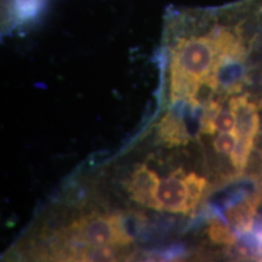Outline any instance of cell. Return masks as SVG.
Wrapping results in <instances>:
<instances>
[{
  "instance_id": "1",
  "label": "cell",
  "mask_w": 262,
  "mask_h": 262,
  "mask_svg": "<svg viewBox=\"0 0 262 262\" xmlns=\"http://www.w3.org/2000/svg\"><path fill=\"white\" fill-rule=\"evenodd\" d=\"M60 234L73 243L97 247H125L133 242L122 215H88L72 222Z\"/></svg>"
},
{
  "instance_id": "2",
  "label": "cell",
  "mask_w": 262,
  "mask_h": 262,
  "mask_svg": "<svg viewBox=\"0 0 262 262\" xmlns=\"http://www.w3.org/2000/svg\"><path fill=\"white\" fill-rule=\"evenodd\" d=\"M247 89L238 94L220 97L225 98L226 102H227V107L234 114L235 126L233 131L238 140H248L255 142L258 129H260L261 100H254Z\"/></svg>"
},
{
  "instance_id": "3",
  "label": "cell",
  "mask_w": 262,
  "mask_h": 262,
  "mask_svg": "<svg viewBox=\"0 0 262 262\" xmlns=\"http://www.w3.org/2000/svg\"><path fill=\"white\" fill-rule=\"evenodd\" d=\"M156 203L157 210L173 214H192L188 185L182 169L175 170L168 178L160 179L156 189Z\"/></svg>"
},
{
  "instance_id": "4",
  "label": "cell",
  "mask_w": 262,
  "mask_h": 262,
  "mask_svg": "<svg viewBox=\"0 0 262 262\" xmlns=\"http://www.w3.org/2000/svg\"><path fill=\"white\" fill-rule=\"evenodd\" d=\"M261 202L262 191L248 192L239 196H234L225 206L222 217L234 229L237 235L248 233L253 228Z\"/></svg>"
},
{
  "instance_id": "5",
  "label": "cell",
  "mask_w": 262,
  "mask_h": 262,
  "mask_svg": "<svg viewBox=\"0 0 262 262\" xmlns=\"http://www.w3.org/2000/svg\"><path fill=\"white\" fill-rule=\"evenodd\" d=\"M160 181L158 175L145 164L137 165L125 182V189L130 198L137 204L156 209V189Z\"/></svg>"
},
{
  "instance_id": "6",
  "label": "cell",
  "mask_w": 262,
  "mask_h": 262,
  "mask_svg": "<svg viewBox=\"0 0 262 262\" xmlns=\"http://www.w3.org/2000/svg\"><path fill=\"white\" fill-rule=\"evenodd\" d=\"M158 137L165 146L180 147L187 145L191 140L183 118L173 111H169L158 123Z\"/></svg>"
},
{
  "instance_id": "7",
  "label": "cell",
  "mask_w": 262,
  "mask_h": 262,
  "mask_svg": "<svg viewBox=\"0 0 262 262\" xmlns=\"http://www.w3.org/2000/svg\"><path fill=\"white\" fill-rule=\"evenodd\" d=\"M238 250L243 256L255 262H262V215L255 219L248 233L238 235Z\"/></svg>"
},
{
  "instance_id": "8",
  "label": "cell",
  "mask_w": 262,
  "mask_h": 262,
  "mask_svg": "<svg viewBox=\"0 0 262 262\" xmlns=\"http://www.w3.org/2000/svg\"><path fill=\"white\" fill-rule=\"evenodd\" d=\"M44 9V0H9L8 21L15 24H25L33 21Z\"/></svg>"
},
{
  "instance_id": "9",
  "label": "cell",
  "mask_w": 262,
  "mask_h": 262,
  "mask_svg": "<svg viewBox=\"0 0 262 262\" xmlns=\"http://www.w3.org/2000/svg\"><path fill=\"white\" fill-rule=\"evenodd\" d=\"M208 237L212 243L225 247L237 245L238 235L222 216H211L208 222Z\"/></svg>"
},
{
  "instance_id": "10",
  "label": "cell",
  "mask_w": 262,
  "mask_h": 262,
  "mask_svg": "<svg viewBox=\"0 0 262 262\" xmlns=\"http://www.w3.org/2000/svg\"><path fill=\"white\" fill-rule=\"evenodd\" d=\"M186 181L188 185V193H189V204H191L192 211H194L201 202L203 194H204L208 181L202 176L196 175L194 172L186 173Z\"/></svg>"
},
{
  "instance_id": "11",
  "label": "cell",
  "mask_w": 262,
  "mask_h": 262,
  "mask_svg": "<svg viewBox=\"0 0 262 262\" xmlns=\"http://www.w3.org/2000/svg\"><path fill=\"white\" fill-rule=\"evenodd\" d=\"M238 137L234 131L220 133L214 141V148L222 156H231L237 146Z\"/></svg>"
},
{
  "instance_id": "12",
  "label": "cell",
  "mask_w": 262,
  "mask_h": 262,
  "mask_svg": "<svg viewBox=\"0 0 262 262\" xmlns=\"http://www.w3.org/2000/svg\"><path fill=\"white\" fill-rule=\"evenodd\" d=\"M136 262H163V261L157 260V258H145V260H140V261H136Z\"/></svg>"
}]
</instances>
